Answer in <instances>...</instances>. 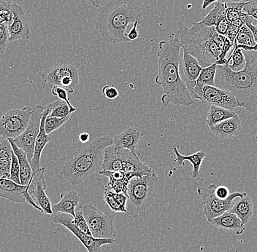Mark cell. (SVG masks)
<instances>
[{"label":"cell","mask_w":257,"mask_h":252,"mask_svg":"<svg viewBox=\"0 0 257 252\" xmlns=\"http://www.w3.org/2000/svg\"><path fill=\"white\" fill-rule=\"evenodd\" d=\"M178 32L182 49L194 56L202 68L218 60L226 37L219 35L215 27H208L200 22H192L189 29L179 23Z\"/></svg>","instance_id":"cell-4"},{"label":"cell","mask_w":257,"mask_h":252,"mask_svg":"<svg viewBox=\"0 0 257 252\" xmlns=\"http://www.w3.org/2000/svg\"><path fill=\"white\" fill-rule=\"evenodd\" d=\"M245 64L246 62L243 51L240 48H234L232 55L227 59L226 65L232 71L237 72L244 70Z\"/></svg>","instance_id":"cell-31"},{"label":"cell","mask_w":257,"mask_h":252,"mask_svg":"<svg viewBox=\"0 0 257 252\" xmlns=\"http://www.w3.org/2000/svg\"><path fill=\"white\" fill-rule=\"evenodd\" d=\"M209 222L218 228L232 231L235 232L236 235H242L245 230V225L240 218L229 211H226L221 216L214 218Z\"/></svg>","instance_id":"cell-22"},{"label":"cell","mask_w":257,"mask_h":252,"mask_svg":"<svg viewBox=\"0 0 257 252\" xmlns=\"http://www.w3.org/2000/svg\"><path fill=\"white\" fill-rule=\"evenodd\" d=\"M141 137V132L138 128L127 126L113 139V145L118 148L127 149L133 153L140 155L136 150L137 144Z\"/></svg>","instance_id":"cell-21"},{"label":"cell","mask_w":257,"mask_h":252,"mask_svg":"<svg viewBox=\"0 0 257 252\" xmlns=\"http://www.w3.org/2000/svg\"><path fill=\"white\" fill-rule=\"evenodd\" d=\"M70 117L71 115L65 118H56V117H50L48 115L46 121H45V130H46V134L50 135L56 130L59 129L70 118Z\"/></svg>","instance_id":"cell-37"},{"label":"cell","mask_w":257,"mask_h":252,"mask_svg":"<svg viewBox=\"0 0 257 252\" xmlns=\"http://www.w3.org/2000/svg\"><path fill=\"white\" fill-rule=\"evenodd\" d=\"M226 17V9L224 3H216L215 7L209 12L200 22L208 27H216L222 19Z\"/></svg>","instance_id":"cell-30"},{"label":"cell","mask_w":257,"mask_h":252,"mask_svg":"<svg viewBox=\"0 0 257 252\" xmlns=\"http://www.w3.org/2000/svg\"><path fill=\"white\" fill-rule=\"evenodd\" d=\"M11 162L12 159L0 160V178H11Z\"/></svg>","instance_id":"cell-45"},{"label":"cell","mask_w":257,"mask_h":252,"mask_svg":"<svg viewBox=\"0 0 257 252\" xmlns=\"http://www.w3.org/2000/svg\"><path fill=\"white\" fill-rule=\"evenodd\" d=\"M102 93L107 99H110V100L116 99L118 96V94H119L116 88L110 86L103 87V88L102 89Z\"/></svg>","instance_id":"cell-46"},{"label":"cell","mask_w":257,"mask_h":252,"mask_svg":"<svg viewBox=\"0 0 257 252\" xmlns=\"http://www.w3.org/2000/svg\"><path fill=\"white\" fill-rule=\"evenodd\" d=\"M191 96L194 100L198 99L209 105L223 107L227 110H233L237 107H242V104L232 93L216 86H203L197 83Z\"/></svg>","instance_id":"cell-9"},{"label":"cell","mask_w":257,"mask_h":252,"mask_svg":"<svg viewBox=\"0 0 257 252\" xmlns=\"http://www.w3.org/2000/svg\"><path fill=\"white\" fill-rule=\"evenodd\" d=\"M254 19L250 17V16H247L246 21H245V25L251 30L253 33V37H254L255 41L257 44V24H254Z\"/></svg>","instance_id":"cell-49"},{"label":"cell","mask_w":257,"mask_h":252,"mask_svg":"<svg viewBox=\"0 0 257 252\" xmlns=\"http://www.w3.org/2000/svg\"><path fill=\"white\" fill-rule=\"evenodd\" d=\"M103 195L104 201H105V203L108 205L109 208H110L113 212H127L126 210L123 209V208L117 203L116 200L114 199V197H112L111 194H110L109 189L104 188Z\"/></svg>","instance_id":"cell-39"},{"label":"cell","mask_w":257,"mask_h":252,"mask_svg":"<svg viewBox=\"0 0 257 252\" xmlns=\"http://www.w3.org/2000/svg\"><path fill=\"white\" fill-rule=\"evenodd\" d=\"M72 223L76 226L77 228L79 229L82 232L88 235H92L89 227H88L87 221L85 219L82 211H78L75 212V218H73Z\"/></svg>","instance_id":"cell-38"},{"label":"cell","mask_w":257,"mask_h":252,"mask_svg":"<svg viewBox=\"0 0 257 252\" xmlns=\"http://www.w3.org/2000/svg\"><path fill=\"white\" fill-rule=\"evenodd\" d=\"M94 8H99L104 0H88Z\"/></svg>","instance_id":"cell-54"},{"label":"cell","mask_w":257,"mask_h":252,"mask_svg":"<svg viewBox=\"0 0 257 252\" xmlns=\"http://www.w3.org/2000/svg\"><path fill=\"white\" fill-rule=\"evenodd\" d=\"M44 109L41 105H37L32 110L31 118L25 131L19 137L14 139L16 145L27 154L30 164L33 158L35 142L39 134L40 123Z\"/></svg>","instance_id":"cell-13"},{"label":"cell","mask_w":257,"mask_h":252,"mask_svg":"<svg viewBox=\"0 0 257 252\" xmlns=\"http://www.w3.org/2000/svg\"><path fill=\"white\" fill-rule=\"evenodd\" d=\"M240 27H237V26H234L233 25V24H230V26H229V29H228L227 30V32H226V36L225 37L230 40L231 43L234 44V40H235L236 38H237V35H238V32L240 31Z\"/></svg>","instance_id":"cell-48"},{"label":"cell","mask_w":257,"mask_h":252,"mask_svg":"<svg viewBox=\"0 0 257 252\" xmlns=\"http://www.w3.org/2000/svg\"><path fill=\"white\" fill-rule=\"evenodd\" d=\"M143 20L141 6L134 0H110L99 8L96 16V30L104 41L115 45L130 42L128 25Z\"/></svg>","instance_id":"cell-3"},{"label":"cell","mask_w":257,"mask_h":252,"mask_svg":"<svg viewBox=\"0 0 257 252\" xmlns=\"http://www.w3.org/2000/svg\"><path fill=\"white\" fill-rule=\"evenodd\" d=\"M159 179L157 174L133 177L128 185L126 211L128 216L133 218H144L146 211L151 208L157 192Z\"/></svg>","instance_id":"cell-6"},{"label":"cell","mask_w":257,"mask_h":252,"mask_svg":"<svg viewBox=\"0 0 257 252\" xmlns=\"http://www.w3.org/2000/svg\"><path fill=\"white\" fill-rule=\"evenodd\" d=\"M113 144L110 136L96 138L92 142L77 150L62 167L64 179L72 185L81 184L85 179L102 167L106 147Z\"/></svg>","instance_id":"cell-5"},{"label":"cell","mask_w":257,"mask_h":252,"mask_svg":"<svg viewBox=\"0 0 257 252\" xmlns=\"http://www.w3.org/2000/svg\"><path fill=\"white\" fill-rule=\"evenodd\" d=\"M123 171L131 175L133 177H142L156 173L153 168L141 161L140 155L133 153L127 149H123Z\"/></svg>","instance_id":"cell-17"},{"label":"cell","mask_w":257,"mask_h":252,"mask_svg":"<svg viewBox=\"0 0 257 252\" xmlns=\"http://www.w3.org/2000/svg\"><path fill=\"white\" fill-rule=\"evenodd\" d=\"M175 155H176V160L177 164L180 166H184L185 165V161L190 162L193 166L192 172L191 173V176L192 179H197L200 176V171L201 165H202V161L204 158L206 157V152L203 150L198 151L196 153L192 154L189 155H183L180 153L179 151L178 150L176 146H173L172 147Z\"/></svg>","instance_id":"cell-26"},{"label":"cell","mask_w":257,"mask_h":252,"mask_svg":"<svg viewBox=\"0 0 257 252\" xmlns=\"http://www.w3.org/2000/svg\"><path fill=\"white\" fill-rule=\"evenodd\" d=\"M210 129L215 136L221 139H229L240 134L242 126L240 118L236 116L210 127Z\"/></svg>","instance_id":"cell-24"},{"label":"cell","mask_w":257,"mask_h":252,"mask_svg":"<svg viewBox=\"0 0 257 252\" xmlns=\"http://www.w3.org/2000/svg\"><path fill=\"white\" fill-rule=\"evenodd\" d=\"M245 67L233 72L228 66H217L215 85L232 93L242 108L257 115V51H243Z\"/></svg>","instance_id":"cell-2"},{"label":"cell","mask_w":257,"mask_h":252,"mask_svg":"<svg viewBox=\"0 0 257 252\" xmlns=\"http://www.w3.org/2000/svg\"><path fill=\"white\" fill-rule=\"evenodd\" d=\"M99 173L109 178L106 189H110L116 193H123L127 195L128 183L133 178L131 175L122 171H110L105 170H102Z\"/></svg>","instance_id":"cell-20"},{"label":"cell","mask_w":257,"mask_h":252,"mask_svg":"<svg viewBox=\"0 0 257 252\" xmlns=\"http://www.w3.org/2000/svg\"><path fill=\"white\" fill-rule=\"evenodd\" d=\"M234 45L248 46L257 50V44L251 30L246 25L242 26L234 40Z\"/></svg>","instance_id":"cell-34"},{"label":"cell","mask_w":257,"mask_h":252,"mask_svg":"<svg viewBox=\"0 0 257 252\" xmlns=\"http://www.w3.org/2000/svg\"><path fill=\"white\" fill-rule=\"evenodd\" d=\"M215 193H216L217 197L221 199L227 198L229 195H230L229 189L225 187V186H218V187H216Z\"/></svg>","instance_id":"cell-50"},{"label":"cell","mask_w":257,"mask_h":252,"mask_svg":"<svg viewBox=\"0 0 257 252\" xmlns=\"http://www.w3.org/2000/svg\"><path fill=\"white\" fill-rule=\"evenodd\" d=\"M238 116L233 110H227L223 107L210 106L206 115V123L209 127L215 126L227 119Z\"/></svg>","instance_id":"cell-29"},{"label":"cell","mask_w":257,"mask_h":252,"mask_svg":"<svg viewBox=\"0 0 257 252\" xmlns=\"http://www.w3.org/2000/svg\"><path fill=\"white\" fill-rule=\"evenodd\" d=\"M216 63L204 67L201 71L200 75L197 80V84L203 85V86H216L215 85V78L217 70Z\"/></svg>","instance_id":"cell-35"},{"label":"cell","mask_w":257,"mask_h":252,"mask_svg":"<svg viewBox=\"0 0 257 252\" xmlns=\"http://www.w3.org/2000/svg\"><path fill=\"white\" fill-rule=\"evenodd\" d=\"M12 146L13 150L17 156L20 166L21 184L29 185L33 177V171L30 160L27 158V155L24 150L19 148L13 139H8Z\"/></svg>","instance_id":"cell-27"},{"label":"cell","mask_w":257,"mask_h":252,"mask_svg":"<svg viewBox=\"0 0 257 252\" xmlns=\"http://www.w3.org/2000/svg\"><path fill=\"white\" fill-rule=\"evenodd\" d=\"M46 168L42 167L39 171L34 173L33 177L29 184V193L34 202L41 208L42 212L46 214H53L52 204L46 192L47 188L44 173Z\"/></svg>","instance_id":"cell-14"},{"label":"cell","mask_w":257,"mask_h":252,"mask_svg":"<svg viewBox=\"0 0 257 252\" xmlns=\"http://www.w3.org/2000/svg\"><path fill=\"white\" fill-rule=\"evenodd\" d=\"M85 219L87 221L91 235L95 238H113L116 236L114 228V215L102 212L92 205H85L81 208Z\"/></svg>","instance_id":"cell-8"},{"label":"cell","mask_w":257,"mask_h":252,"mask_svg":"<svg viewBox=\"0 0 257 252\" xmlns=\"http://www.w3.org/2000/svg\"><path fill=\"white\" fill-rule=\"evenodd\" d=\"M9 42L8 27L6 24H3L0 26V54L6 52Z\"/></svg>","instance_id":"cell-43"},{"label":"cell","mask_w":257,"mask_h":252,"mask_svg":"<svg viewBox=\"0 0 257 252\" xmlns=\"http://www.w3.org/2000/svg\"><path fill=\"white\" fill-rule=\"evenodd\" d=\"M181 48L178 38L163 40L159 43L158 75L156 77L155 83L162 87L164 94L161 102L165 107L170 103L184 107H190L194 104L180 72Z\"/></svg>","instance_id":"cell-1"},{"label":"cell","mask_w":257,"mask_h":252,"mask_svg":"<svg viewBox=\"0 0 257 252\" xmlns=\"http://www.w3.org/2000/svg\"><path fill=\"white\" fill-rule=\"evenodd\" d=\"M214 3H224V0H203L202 6V10L206 9L208 6Z\"/></svg>","instance_id":"cell-52"},{"label":"cell","mask_w":257,"mask_h":252,"mask_svg":"<svg viewBox=\"0 0 257 252\" xmlns=\"http://www.w3.org/2000/svg\"><path fill=\"white\" fill-rule=\"evenodd\" d=\"M243 13L257 21V0H246V4L243 8Z\"/></svg>","instance_id":"cell-44"},{"label":"cell","mask_w":257,"mask_h":252,"mask_svg":"<svg viewBox=\"0 0 257 252\" xmlns=\"http://www.w3.org/2000/svg\"><path fill=\"white\" fill-rule=\"evenodd\" d=\"M10 179L15 181L17 184H21L20 179V166H19V160L14 152H13L12 162H11V178Z\"/></svg>","instance_id":"cell-42"},{"label":"cell","mask_w":257,"mask_h":252,"mask_svg":"<svg viewBox=\"0 0 257 252\" xmlns=\"http://www.w3.org/2000/svg\"><path fill=\"white\" fill-rule=\"evenodd\" d=\"M3 24H4V22H3V20H2L1 19H0V26L3 25Z\"/></svg>","instance_id":"cell-56"},{"label":"cell","mask_w":257,"mask_h":252,"mask_svg":"<svg viewBox=\"0 0 257 252\" xmlns=\"http://www.w3.org/2000/svg\"><path fill=\"white\" fill-rule=\"evenodd\" d=\"M245 4H246V1L225 3L226 18L230 23L245 17L246 14L243 13V8Z\"/></svg>","instance_id":"cell-32"},{"label":"cell","mask_w":257,"mask_h":252,"mask_svg":"<svg viewBox=\"0 0 257 252\" xmlns=\"http://www.w3.org/2000/svg\"><path fill=\"white\" fill-rule=\"evenodd\" d=\"M123 148H118L113 144L106 147L104 152L102 169L110 171H123Z\"/></svg>","instance_id":"cell-25"},{"label":"cell","mask_w":257,"mask_h":252,"mask_svg":"<svg viewBox=\"0 0 257 252\" xmlns=\"http://www.w3.org/2000/svg\"><path fill=\"white\" fill-rule=\"evenodd\" d=\"M139 24L140 22H138L133 24V29H132L127 34V38L130 42L136 40L138 38H140L139 32H138V26L139 25Z\"/></svg>","instance_id":"cell-51"},{"label":"cell","mask_w":257,"mask_h":252,"mask_svg":"<svg viewBox=\"0 0 257 252\" xmlns=\"http://www.w3.org/2000/svg\"><path fill=\"white\" fill-rule=\"evenodd\" d=\"M59 203L52 205L54 213H63L71 215L75 218V209L79 205L80 195L75 190H69L62 192Z\"/></svg>","instance_id":"cell-23"},{"label":"cell","mask_w":257,"mask_h":252,"mask_svg":"<svg viewBox=\"0 0 257 252\" xmlns=\"http://www.w3.org/2000/svg\"><path fill=\"white\" fill-rule=\"evenodd\" d=\"M48 114H49V111L47 108H45L44 111H43V116H42L41 123H40L39 134H38L36 142H35L33 158H32L31 161L33 174L36 173L37 171H39L40 168H42L40 166V159H41L42 153H43V151L44 150L46 144L53 139V137L46 134V130H45V121H46Z\"/></svg>","instance_id":"cell-19"},{"label":"cell","mask_w":257,"mask_h":252,"mask_svg":"<svg viewBox=\"0 0 257 252\" xmlns=\"http://www.w3.org/2000/svg\"><path fill=\"white\" fill-rule=\"evenodd\" d=\"M13 150L11 142L8 139L0 138V160L12 159Z\"/></svg>","instance_id":"cell-40"},{"label":"cell","mask_w":257,"mask_h":252,"mask_svg":"<svg viewBox=\"0 0 257 252\" xmlns=\"http://www.w3.org/2000/svg\"><path fill=\"white\" fill-rule=\"evenodd\" d=\"M31 107L14 109L0 118V138L15 139L25 131L31 118Z\"/></svg>","instance_id":"cell-11"},{"label":"cell","mask_w":257,"mask_h":252,"mask_svg":"<svg viewBox=\"0 0 257 252\" xmlns=\"http://www.w3.org/2000/svg\"><path fill=\"white\" fill-rule=\"evenodd\" d=\"M202 70V66L199 63L198 61L194 56L184 51L182 59V79L190 94L197 84V78Z\"/></svg>","instance_id":"cell-18"},{"label":"cell","mask_w":257,"mask_h":252,"mask_svg":"<svg viewBox=\"0 0 257 252\" xmlns=\"http://www.w3.org/2000/svg\"><path fill=\"white\" fill-rule=\"evenodd\" d=\"M46 108L49 111L48 116L65 118L72 115L70 107L64 101L59 100L51 103Z\"/></svg>","instance_id":"cell-33"},{"label":"cell","mask_w":257,"mask_h":252,"mask_svg":"<svg viewBox=\"0 0 257 252\" xmlns=\"http://www.w3.org/2000/svg\"><path fill=\"white\" fill-rule=\"evenodd\" d=\"M51 93H52L53 95L54 96H57L60 100L64 101L67 104H68L69 107H70V110H71V112H75L76 111V108L70 104V99L68 98V92H67V90L64 89L63 88H61V87L54 86L51 88Z\"/></svg>","instance_id":"cell-41"},{"label":"cell","mask_w":257,"mask_h":252,"mask_svg":"<svg viewBox=\"0 0 257 252\" xmlns=\"http://www.w3.org/2000/svg\"><path fill=\"white\" fill-rule=\"evenodd\" d=\"M72 220L73 216L67 213H59L53 217L54 222L62 224L78 237L82 244L87 249V252H101L102 245H112L115 243L114 238H95L92 235L84 233L77 228L76 226L72 223Z\"/></svg>","instance_id":"cell-12"},{"label":"cell","mask_w":257,"mask_h":252,"mask_svg":"<svg viewBox=\"0 0 257 252\" xmlns=\"http://www.w3.org/2000/svg\"><path fill=\"white\" fill-rule=\"evenodd\" d=\"M229 211L237 215L245 225L253 214V205L251 198L248 195L240 198L238 201L234 203Z\"/></svg>","instance_id":"cell-28"},{"label":"cell","mask_w":257,"mask_h":252,"mask_svg":"<svg viewBox=\"0 0 257 252\" xmlns=\"http://www.w3.org/2000/svg\"><path fill=\"white\" fill-rule=\"evenodd\" d=\"M216 189V184H212L207 187H198L197 190L200 197L204 214L208 221L221 216L226 211H229L234 205V199L237 197L242 198L247 195L245 192H234L231 193L227 198L221 199L216 196L215 193Z\"/></svg>","instance_id":"cell-7"},{"label":"cell","mask_w":257,"mask_h":252,"mask_svg":"<svg viewBox=\"0 0 257 252\" xmlns=\"http://www.w3.org/2000/svg\"><path fill=\"white\" fill-rule=\"evenodd\" d=\"M42 78L45 82L63 88L72 94L79 83V72L75 64L64 62L45 72Z\"/></svg>","instance_id":"cell-10"},{"label":"cell","mask_w":257,"mask_h":252,"mask_svg":"<svg viewBox=\"0 0 257 252\" xmlns=\"http://www.w3.org/2000/svg\"><path fill=\"white\" fill-rule=\"evenodd\" d=\"M230 24L227 18L226 17L224 18V19H222L219 23L217 24L215 28H216V32H218L219 35L226 36V32H227L228 29H229Z\"/></svg>","instance_id":"cell-47"},{"label":"cell","mask_w":257,"mask_h":252,"mask_svg":"<svg viewBox=\"0 0 257 252\" xmlns=\"http://www.w3.org/2000/svg\"><path fill=\"white\" fill-rule=\"evenodd\" d=\"M29 185H22L7 178H0V197L16 203H28L38 211L41 208L34 202L29 193Z\"/></svg>","instance_id":"cell-15"},{"label":"cell","mask_w":257,"mask_h":252,"mask_svg":"<svg viewBox=\"0 0 257 252\" xmlns=\"http://www.w3.org/2000/svg\"><path fill=\"white\" fill-rule=\"evenodd\" d=\"M12 3L0 0V19L5 24L10 26L14 19V13L12 10Z\"/></svg>","instance_id":"cell-36"},{"label":"cell","mask_w":257,"mask_h":252,"mask_svg":"<svg viewBox=\"0 0 257 252\" xmlns=\"http://www.w3.org/2000/svg\"><path fill=\"white\" fill-rule=\"evenodd\" d=\"M12 10L14 19L11 25L8 27L10 42L30 39L31 30L28 15L24 12L23 8L16 3H13Z\"/></svg>","instance_id":"cell-16"},{"label":"cell","mask_w":257,"mask_h":252,"mask_svg":"<svg viewBox=\"0 0 257 252\" xmlns=\"http://www.w3.org/2000/svg\"><path fill=\"white\" fill-rule=\"evenodd\" d=\"M79 140L83 144H87L90 140V135L86 132L82 133L79 135Z\"/></svg>","instance_id":"cell-53"},{"label":"cell","mask_w":257,"mask_h":252,"mask_svg":"<svg viewBox=\"0 0 257 252\" xmlns=\"http://www.w3.org/2000/svg\"><path fill=\"white\" fill-rule=\"evenodd\" d=\"M237 2H240V0H224V3H237Z\"/></svg>","instance_id":"cell-55"}]
</instances>
